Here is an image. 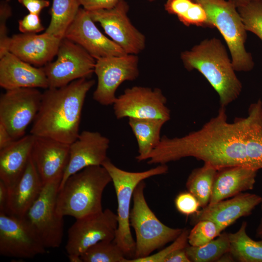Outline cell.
<instances>
[{"label": "cell", "instance_id": "cell-1", "mask_svg": "<svg viewBox=\"0 0 262 262\" xmlns=\"http://www.w3.org/2000/svg\"><path fill=\"white\" fill-rule=\"evenodd\" d=\"M262 111L259 103H252L246 117L229 122L225 107L221 106L217 115L199 130L175 137L174 152L179 159L194 157L217 170L236 165L249 167L247 156L249 138Z\"/></svg>", "mask_w": 262, "mask_h": 262}, {"label": "cell", "instance_id": "cell-2", "mask_svg": "<svg viewBox=\"0 0 262 262\" xmlns=\"http://www.w3.org/2000/svg\"><path fill=\"white\" fill-rule=\"evenodd\" d=\"M94 80L82 78L42 93L30 133L70 145L80 134L82 110Z\"/></svg>", "mask_w": 262, "mask_h": 262}, {"label": "cell", "instance_id": "cell-3", "mask_svg": "<svg viewBox=\"0 0 262 262\" xmlns=\"http://www.w3.org/2000/svg\"><path fill=\"white\" fill-rule=\"evenodd\" d=\"M180 57L186 69H196L209 82L218 94L221 106L226 107L239 96L242 83L219 39L205 40L182 52Z\"/></svg>", "mask_w": 262, "mask_h": 262}, {"label": "cell", "instance_id": "cell-4", "mask_svg": "<svg viewBox=\"0 0 262 262\" xmlns=\"http://www.w3.org/2000/svg\"><path fill=\"white\" fill-rule=\"evenodd\" d=\"M111 182L102 165L90 166L72 175L58 190L57 213L78 219L101 212L102 194Z\"/></svg>", "mask_w": 262, "mask_h": 262}, {"label": "cell", "instance_id": "cell-5", "mask_svg": "<svg viewBox=\"0 0 262 262\" xmlns=\"http://www.w3.org/2000/svg\"><path fill=\"white\" fill-rule=\"evenodd\" d=\"M108 172L115 189L117 201L118 227L114 241L121 248L128 259L134 258L135 241L133 238L130 223L131 202L136 186L142 181L153 176L166 174L165 164H159L141 172H130L115 165L108 158L102 165Z\"/></svg>", "mask_w": 262, "mask_h": 262}, {"label": "cell", "instance_id": "cell-6", "mask_svg": "<svg viewBox=\"0 0 262 262\" xmlns=\"http://www.w3.org/2000/svg\"><path fill=\"white\" fill-rule=\"evenodd\" d=\"M144 180L135 187L133 206L130 215V226L135 231V249L133 259L147 257L154 251L174 241L183 229L172 228L163 224L148 205L144 195Z\"/></svg>", "mask_w": 262, "mask_h": 262}, {"label": "cell", "instance_id": "cell-7", "mask_svg": "<svg viewBox=\"0 0 262 262\" xmlns=\"http://www.w3.org/2000/svg\"><path fill=\"white\" fill-rule=\"evenodd\" d=\"M213 27L219 31L229 49L235 71H249L254 66L245 48L246 31L237 7L227 0H200Z\"/></svg>", "mask_w": 262, "mask_h": 262}, {"label": "cell", "instance_id": "cell-8", "mask_svg": "<svg viewBox=\"0 0 262 262\" xmlns=\"http://www.w3.org/2000/svg\"><path fill=\"white\" fill-rule=\"evenodd\" d=\"M62 179L43 185L31 207L22 217L46 248L59 247L64 233L63 216L56 212V198Z\"/></svg>", "mask_w": 262, "mask_h": 262}, {"label": "cell", "instance_id": "cell-9", "mask_svg": "<svg viewBox=\"0 0 262 262\" xmlns=\"http://www.w3.org/2000/svg\"><path fill=\"white\" fill-rule=\"evenodd\" d=\"M55 61L44 67L49 88H59L94 72L96 60L78 44L66 38L61 41Z\"/></svg>", "mask_w": 262, "mask_h": 262}, {"label": "cell", "instance_id": "cell-10", "mask_svg": "<svg viewBox=\"0 0 262 262\" xmlns=\"http://www.w3.org/2000/svg\"><path fill=\"white\" fill-rule=\"evenodd\" d=\"M42 93L37 88H21L6 90L0 97V124L14 140L24 136L40 108Z\"/></svg>", "mask_w": 262, "mask_h": 262}, {"label": "cell", "instance_id": "cell-11", "mask_svg": "<svg viewBox=\"0 0 262 262\" xmlns=\"http://www.w3.org/2000/svg\"><path fill=\"white\" fill-rule=\"evenodd\" d=\"M137 55L125 54L96 60L94 72L98 78L93 99L99 104L113 105L118 87L125 81H132L139 75Z\"/></svg>", "mask_w": 262, "mask_h": 262}, {"label": "cell", "instance_id": "cell-12", "mask_svg": "<svg viewBox=\"0 0 262 262\" xmlns=\"http://www.w3.org/2000/svg\"><path fill=\"white\" fill-rule=\"evenodd\" d=\"M167 99L159 88L134 86L126 89L113 103L116 118L170 119Z\"/></svg>", "mask_w": 262, "mask_h": 262}, {"label": "cell", "instance_id": "cell-13", "mask_svg": "<svg viewBox=\"0 0 262 262\" xmlns=\"http://www.w3.org/2000/svg\"><path fill=\"white\" fill-rule=\"evenodd\" d=\"M129 10L127 2L119 0L112 8L89 12L92 20L99 23L105 33L127 54L137 55L145 49L146 39L131 21Z\"/></svg>", "mask_w": 262, "mask_h": 262}, {"label": "cell", "instance_id": "cell-14", "mask_svg": "<svg viewBox=\"0 0 262 262\" xmlns=\"http://www.w3.org/2000/svg\"><path fill=\"white\" fill-rule=\"evenodd\" d=\"M76 220L67 231V254L81 255L97 243L115 238L117 215L109 209Z\"/></svg>", "mask_w": 262, "mask_h": 262}, {"label": "cell", "instance_id": "cell-15", "mask_svg": "<svg viewBox=\"0 0 262 262\" xmlns=\"http://www.w3.org/2000/svg\"><path fill=\"white\" fill-rule=\"evenodd\" d=\"M46 251V248L22 217L0 212L1 256L30 259Z\"/></svg>", "mask_w": 262, "mask_h": 262}, {"label": "cell", "instance_id": "cell-16", "mask_svg": "<svg viewBox=\"0 0 262 262\" xmlns=\"http://www.w3.org/2000/svg\"><path fill=\"white\" fill-rule=\"evenodd\" d=\"M81 46L96 60L127 54L97 28L88 10L80 8L64 37Z\"/></svg>", "mask_w": 262, "mask_h": 262}, {"label": "cell", "instance_id": "cell-17", "mask_svg": "<svg viewBox=\"0 0 262 262\" xmlns=\"http://www.w3.org/2000/svg\"><path fill=\"white\" fill-rule=\"evenodd\" d=\"M109 144V139L98 131H82L70 145L69 161L59 190L72 175L90 166L102 165L108 158Z\"/></svg>", "mask_w": 262, "mask_h": 262}, {"label": "cell", "instance_id": "cell-18", "mask_svg": "<svg viewBox=\"0 0 262 262\" xmlns=\"http://www.w3.org/2000/svg\"><path fill=\"white\" fill-rule=\"evenodd\" d=\"M262 202L261 196L243 192L229 199L208 204L193 215L192 221L196 224L202 220H211L222 232L239 218L251 214Z\"/></svg>", "mask_w": 262, "mask_h": 262}, {"label": "cell", "instance_id": "cell-19", "mask_svg": "<svg viewBox=\"0 0 262 262\" xmlns=\"http://www.w3.org/2000/svg\"><path fill=\"white\" fill-rule=\"evenodd\" d=\"M69 147L54 139L35 136L31 157L43 185L62 179L69 161Z\"/></svg>", "mask_w": 262, "mask_h": 262}, {"label": "cell", "instance_id": "cell-20", "mask_svg": "<svg viewBox=\"0 0 262 262\" xmlns=\"http://www.w3.org/2000/svg\"><path fill=\"white\" fill-rule=\"evenodd\" d=\"M62 39L43 33H20L10 38L9 51L35 66H45L56 56Z\"/></svg>", "mask_w": 262, "mask_h": 262}, {"label": "cell", "instance_id": "cell-21", "mask_svg": "<svg viewBox=\"0 0 262 262\" xmlns=\"http://www.w3.org/2000/svg\"><path fill=\"white\" fill-rule=\"evenodd\" d=\"M0 86L6 90L49 88L43 67L33 66L9 51L0 58Z\"/></svg>", "mask_w": 262, "mask_h": 262}, {"label": "cell", "instance_id": "cell-22", "mask_svg": "<svg viewBox=\"0 0 262 262\" xmlns=\"http://www.w3.org/2000/svg\"><path fill=\"white\" fill-rule=\"evenodd\" d=\"M258 170L241 165L217 170L209 204L233 197L243 192L252 190Z\"/></svg>", "mask_w": 262, "mask_h": 262}, {"label": "cell", "instance_id": "cell-23", "mask_svg": "<svg viewBox=\"0 0 262 262\" xmlns=\"http://www.w3.org/2000/svg\"><path fill=\"white\" fill-rule=\"evenodd\" d=\"M35 136L30 133L0 150V180L9 189L21 177L31 155Z\"/></svg>", "mask_w": 262, "mask_h": 262}, {"label": "cell", "instance_id": "cell-24", "mask_svg": "<svg viewBox=\"0 0 262 262\" xmlns=\"http://www.w3.org/2000/svg\"><path fill=\"white\" fill-rule=\"evenodd\" d=\"M43 187V184L31 155L21 177L9 189L6 213L22 217L38 198Z\"/></svg>", "mask_w": 262, "mask_h": 262}, {"label": "cell", "instance_id": "cell-25", "mask_svg": "<svg viewBox=\"0 0 262 262\" xmlns=\"http://www.w3.org/2000/svg\"><path fill=\"white\" fill-rule=\"evenodd\" d=\"M166 121L162 119L129 118L128 123L135 137L138 145L140 162L148 158L159 143L161 129Z\"/></svg>", "mask_w": 262, "mask_h": 262}, {"label": "cell", "instance_id": "cell-26", "mask_svg": "<svg viewBox=\"0 0 262 262\" xmlns=\"http://www.w3.org/2000/svg\"><path fill=\"white\" fill-rule=\"evenodd\" d=\"M247 222L243 221L234 233H228L230 253L240 262H262V240L255 241L246 233Z\"/></svg>", "mask_w": 262, "mask_h": 262}, {"label": "cell", "instance_id": "cell-27", "mask_svg": "<svg viewBox=\"0 0 262 262\" xmlns=\"http://www.w3.org/2000/svg\"><path fill=\"white\" fill-rule=\"evenodd\" d=\"M81 5L79 0H52L50 22L45 32L64 38Z\"/></svg>", "mask_w": 262, "mask_h": 262}, {"label": "cell", "instance_id": "cell-28", "mask_svg": "<svg viewBox=\"0 0 262 262\" xmlns=\"http://www.w3.org/2000/svg\"><path fill=\"white\" fill-rule=\"evenodd\" d=\"M217 171L213 166L204 163L202 167L194 169L187 178V190L196 197L202 208L209 204Z\"/></svg>", "mask_w": 262, "mask_h": 262}, {"label": "cell", "instance_id": "cell-29", "mask_svg": "<svg viewBox=\"0 0 262 262\" xmlns=\"http://www.w3.org/2000/svg\"><path fill=\"white\" fill-rule=\"evenodd\" d=\"M185 251L191 262L218 261L223 255L230 251L228 233H221L217 238L202 246H188Z\"/></svg>", "mask_w": 262, "mask_h": 262}, {"label": "cell", "instance_id": "cell-30", "mask_svg": "<svg viewBox=\"0 0 262 262\" xmlns=\"http://www.w3.org/2000/svg\"><path fill=\"white\" fill-rule=\"evenodd\" d=\"M83 262H126L128 258L114 240H105L88 248L81 255Z\"/></svg>", "mask_w": 262, "mask_h": 262}, {"label": "cell", "instance_id": "cell-31", "mask_svg": "<svg viewBox=\"0 0 262 262\" xmlns=\"http://www.w3.org/2000/svg\"><path fill=\"white\" fill-rule=\"evenodd\" d=\"M237 9L246 30L262 41V0H252Z\"/></svg>", "mask_w": 262, "mask_h": 262}, {"label": "cell", "instance_id": "cell-32", "mask_svg": "<svg viewBox=\"0 0 262 262\" xmlns=\"http://www.w3.org/2000/svg\"><path fill=\"white\" fill-rule=\"evenodd\" d=\"M221 233L213 222L202 220L196 223L189 232L188 242L192 246H202L215 239Z\"/></svg>", "mask_w": 262, "mask_h": 262}, {"label": "cell", "instance_id": "cell-33", "mask_svg": "<svg viewBox=\"0 0 262 262\" xmlns=\"http://www.w3.org/2000/svg\"><path fill=\"white\" fill-rule=\"evenodd\" d=\"M247 156L249 167L258 171L262 169V116L251 133Z\"/></svg>", "mask_w": 262, "mask_h": 262}, {"label": "cell", "instance_id": "cell-34", "mask_svg": "<svg viewBox=\"0 0 262 262\" xmlns=\"http://www.w3.org/2000/svg\"><path fill=\"white\" fill-rule=\"evenodd\" d=\"M189 232L188 229H184L172 244L159 252L142 258L128 259L126 262H164L165 259L173 252L179 249L185 248L188 246Z\"/></svg>", "mask_w": 262, "mask_h": 262}, {"label": "cell", "instance_id": "cell-35", "mask_svg": "<svg viewBox=\"0 0 262 262\" xmlns=\"http://www.w3.org/2000/svg\"><path fill=\"white\" fill-rule=\"evenodd\" d=\"M179 20L184 25L213 27L206 10L201 3L194 1L186 13Z\"/></svg>", "mask_w": 262, "mask_h": 262}, {"label": "cell", "instance_id": "cell-36", "mask_svg": "<svg viewBox=\"0 0 262 262\" xmlns=\"http://www.w3.org/2000/svg\"><path fill=\"white\" fill-rule=\"evenodd\" d=\"M12 15V9L9 2L2 0L0 3V58L9 51L11 37L7 34L6 22Z\"/></svg>", "mask_w": 262, "mask_h": 262}, {"label": "cell", "instance_id": "cell-37", "mask_svg": "<svg viewBox=\"0 0 262 262\" xmlns=\"http://www.w3.org/2000/svg\"><path fill=\"white\" fill-rule=\"evenodd\" d=\"M175 205L179 213L187 216L197 213L200 207L196 197L188 191L180 192L176 196Z\"/></svg>", "mask_w": 262, "mask_h": 262}, {"label": "cell", "instance_id": "cell-38", "mask_svg": "<svg viewBox=\"0 0 262 262\" xmlns=\"http://www.w3.org/2000/svg\"><path fill=\"white\" fill-rule=\"evenodd\" d=\"M18 29L22 33H37L44 30L39 15L29 13L18 21Z\"/></svg>", "mask_w": 262, "mask_h": 262}, {"label": "cell", "instance_id": "cell-39", "mask_svg": "<svg viewBox=\"0 0 262 262\" xmlns=\"http://www.w3.org/2000/svg\"><path fill=\"white\" fill-rule=\"evenodd\" d=\"M195 0H167L164 4L165 10L178 18L183 16L191 7Z\"/></svg>", "mask_w": 262, "mask_h": 262}, {"label": "cell", "instance_id": "cell-40", "mask_svg": "<svg viewBox=\"0 0 262 262\" xmlns=\"http://www.w3.org/2000/svg\"><path fill=\"white\" fill-rule=\"evenodd\" d=\"M83 8L88 11L110 9L114 7L119 0H79Z\"/></svg>", "mask_w": 262, "mask_h": 262}, {"label": "cell", "instance_id": "cell-41", "mask_svg": "<svg viewBox=\"0 0 262 262\" xmlns=\"http://www.w3.org/2000/svg\"><path fill=\"white\" fill-rule=\"evenodd\" d=\"M30 13L39 15L42 10L49 5L48 0H18Z\"/></svg>", "mask_w": 262, "mask_h": 262}, {"label": "cell", "instance_id": "cell-42", "mask_svg": "<svg viewBox=\"0 0 262 262\" xmlns=\"http://www.w3.org/2000/svg\"><path fill=\"white\" fill-rule=\"evenodd\" d=\"M9 198V188L0 180V212L6 213Z\"/></svg>", "mask_w": 262, "mask_h": 262}, {"label": "cell", "instance_id": "cell-43", "mask_svg": "<svg viewBox=\"0 0 262 262\" xmlns=\"http://www.w3.org/2000/svg\"><path fill=\"white\" fill-rule=\"evenodd\" d=\"M190 260L188 257L185 248L178 250L169 256L165 260L164 262H190Z\"/></svg>", "mask_w": 262, "mask_h": 262}, {"label": "cell", "instance_id": "cell-44", "mask_svg": "<svg viewBox=\"0 0 262 262\" xmlns=\"http://www.w3.org/2000/svg\"><path fill=\"white\" fill-rule=\"evenodd\" d=\"M14 140L6 128L0 124V150L9 146Z\"/></svg>", "mask_w": 262, "mask_h": 262}, {"label": "cell", "instance_id": "cell-45", "mask_svg": "<svg viewBox=\"0 0 262 262\" xmlns=\"http://www.w3.org/2000/svg\"><path fill=\"white\" fill-rule=\"evenodd\" d=\"M261 208L262 212V216L260 221V223L256 229V236L262 240V202L261 203Z\"/></svg>", "mask_w": 262, "mask_h": 262}, {"label": "cell", "instance_id": "cell-46", "mask_svg": "<svg viewBox=\"0 0 262 262\" xmlns=\"http://www.w3.org/2000/svg\"><path fill=\"white\" fill-rule=\"evenodd\" d=\"M68 259L70 262H83L81 255L76 254H67Z\"/></svg>", "mask_w": 262, "mask_h": 262}, {"label": "cell", "instance_id": "cell-47", "mask_svg": "<svg viewBox=\"0 0 262 262\" xmlns=\"http://www.w3.org/2000/svg\"><path fill=\"white\" fill-rule=\"evenodd\" d=\"M233 4L237 8L252 0H227Z\"/></svg>", "mask_w": 262, "mask_h": 262}, {"label": "cell", "instance_id": "cell-48", "mask_svg": "<svg viewBox=\"0 0 262 262\" xmlns=\"http://www.w3.org/2000/svg\"><path fill=\"white\" fill-rule=\"evenodd\" d=\"M147 1H149V2H152V1H153L155 0H147Z\"/></svg>", "mask_w": 262, "mask_h": 262}, {"label": "cell", "instance_id": "cell-49", "mask_svg": "<svg viewBox=\"0 0 262 262\" xmlns=\"http://www.w3.org/2000/svg\"><path fill=\"white\" fill-rule=\"evenodd\" d=\"M5 0L8 1V2H9L10 1V0Z\"/></svg>", "mask_w": 262, "mask_h": 262}, {"label": "cell", "instance_id": "cell-50", "mask_svg": "<svg viewBox=\"0 0 262 262\" xmlns=\"http://www.w3.org/2000/svg\"><path fill=\"white\" fill-rule=\"evenodd\" d=\"M195 1H200V0H195Z\"/></svg>", "mask_w": 262, "mask_h": 262}]
</instances>
